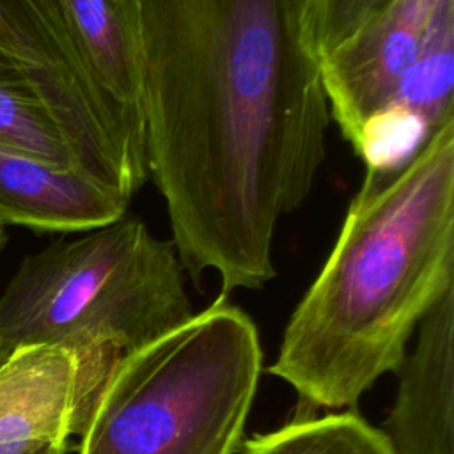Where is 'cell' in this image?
Segmentation results:
<instances>
[{"mask_svg": "<svg viewBox=\"0 0 454 454\" xmlns=\"http://www.w3.org/2000/svg\"><path fill=\"white\" fill-rule=\"evenodd\" d=\"M387 0H309L307 39L321 59L349 37Z\"/></svg>", "mask_w": 454, "mask_h": 454, "instance_id": "obj_14", "label": "cell"}, {"mask_svg": "<svg viewBox=\"0 0 454 454\" xmlns=\"http://www.w3.org/2000/svg\"><path fill=\"white\" fill-rule=\"evenodd\" d=\"M433 0H387L321 57L330 117L356 149L365 124L394 98L419 57Z\"/></svg>", "mask_w": 454, "mask_h": 454, "instance_id": "obj_6", "label": "cell"}, {"mask_svg": "<svg viewBox=\"0 0 454 454\" xmlns=\"http://www.w3.org/2000/svg\"><path fill=\"white\" fill-rule=\"evenodd\" d=\"M261 371L255 323L218 296L114 364L78 454H234Z\"/></svg>", "mask_w": 454, "mask_h": 454, "instance_id": "obj_4", "label": "cell"}, {"mask_svg": "<svg viewBox=\"0 0 454 454\" xmlns=\"http://www.w3.org/2000/svg\"><path fill=\"white\" fill-rule=\"evenodd\" d=\"M243 454H395L380 427L356 411L296 415L286 426L243 442Z\"/></svg>", "mask_w": 454, "mask_h": 454, "instance_id": "obj_13", "label": "cell"}, {"mask_svg": "<svg viewBox=\"0 0 454 454\" xmlns=\"http://www.w3.org/2000/svg\"><path fill=\"white\" fill-rule=\"evenodd\" d=\"M66 452H67V447H55V449H50L43 454H66Z\"/></svg>", "mask_w": 454, "mask_h": 454, "instance_id": "obj_16", "label": "cell"}, {"mask_svg": "<svg viewBox=\"0 0 454 454\" xmlns=\"http://www.w3.org/2000/svg\"><path fill=\"white\" fill-rule=\"evenodd\" d=\"M454 289V117L397 168L365 167L335 243L291 314L270 374L300 415L355 406Z\"/></svg>", "mask_w": 454, "mask_h": 454, "instance_id": "obj_2", "label": "cell"}, {"mask_svg": "<svg viewBox=\"0 0 454 454\" xmlns=\"http://www.w3.org/2000/svg\"><path fill=\"white\" fill-rule=\"evenodd\" d=\"M64 25L137 176L149 177L135 0H57Z\"/></svg>", "mask_w": 454, "mask_h": 454, "instance_id": "obj_8", "label": "cell"}, {"mask_svg": "<svg viewBox=\"0 0 454 454\" xmlns=\"http://www.w3.org/2000/svg\"><path fill=\"white\" fill-rule=\"evenodd\" d=\"M170 239L126 213L27 255L0 293V340L74 353L96 395L114 364L195 312Z\"/></svg>", "mask_w": 454, "mask_h": 454, "instance_id": "obj_3", "label": "cell"}, {"mask_svg": "<svg viewBox=\"0 0 454 454\" xmlns=\"http://www.w3.org/2000/svg\"><path fill=\"white\" fill-rule=\"evenodd\" d=\"M129 197L80 168L0 145V227L78 234L128 213Z\"/></svg>", "mask_w": 454, "mask_h": 454, "instance_id": "obj_11", "label": "cell"}, {"mask_svg": "<svg viewBox=\"0 0 454 454\" xmlns=\"http://www.w3.org/2000/svg\"><path fill=\"white\" fill-rule=\"evenodd\" d=\"M309 0H135L147 170L170 241L220 296L262 289L280 220L309 199L332 122Z\"/></svg>", "mask_w": 454, "mask_h": 454, "instance_id": "obj_1", "label": "cell"}, {"mask_svg": "<svg viewBox=\"0 0 454 454\" xmlns=\"http://www.w3.org/2000/svg\"><path fill=\"white\" fill-rule=\"evenodd\" d=\"M94 388L74 353L18 346L0 364V454H43L80 434Z\"/></svg>", "mask_w": 454, "mask_h": 454, "instance_id": "obj_7", "label": "cell"}, {"mask_svg": "<svg viewBox=\"0 0 454 454\" xmlns=\"http://www.w3.org/2000/svg\"><path fill=\"white\" fill-rule=\"evenodd\" d=\"M9 351H11V348L5 346V344L0 340V364L5 360V356L9 355Z\"/></svg>", "mask_w": 454, "mask_h": 454, "instance_id": "obj_15", "label": "cell"}, {"mask_svg": "<svg viewBox=\"0 0 454 454\" xmlns=\"http://www.w3.org/2000/svg\"><path fill=\"white\" fill-rule=\"evenodd\" d=\"M0 145L59 167L80 168L62 128L37 89L4 55H0Z\"/></svg>", "mask_w": 454, "mask_h": 454, "instance_id": "obj_12", "label": "cell"}, {"mask_svg": "<svg viewBox=\"0 0 454 454\" xmlns=\"http://www.w3.org/2000/svg\"><path fill=\"white\" fill-rule=\"evenodd\" d=\"M381 424L395 454H454V289L420 321Z\"/></svg>", "mask_w": 454, "mask_h": 454, "instance_id": "obj_10", "label": "cell"}, {"mask_svg": "<svg viewBox=\"0 0 454 454\" xmlns=\"http://www.w3.org/2000/svg\"><path fill=\"white\" fill-rule=\"evenodd\" d=\"M454 0H433L417 60L392 101L364 128L355 153L365 167L392 170L454 117Z\"/></svg>", "mask_w": 454, "mask_h": 454, "instance_id": "obj_9", "label": "cell"}, {"mask_svg": "<svg viewBox=\"0 0 454 454\" xmlns=\"http://www.w3.org/2000/svg\"><path fill=\"white\" fill-rule=\"evenodd\" d=\"M4 243H5V234H4V227H0V250H2Z\"/></svg>", "mask_w": 454, "mask_h": 454, "instance_id": "obj_17", "label": "cell"}, {"mask_svg": "<svg viewBox=\"0 0 454 454\" xmlns=\"http://www.w3.org/2000/svg\"><path fill=\"white\" fill-rule=\"evenodd\" d=\"M0 55L37 89L78 167L131 199L142 188L119 135L80 62L57 0H0Z\"/></svg>", "mask_w": 454, "mask_h": 454, "instance_id": "obj_5", "label": "cell"}]
</instances>
